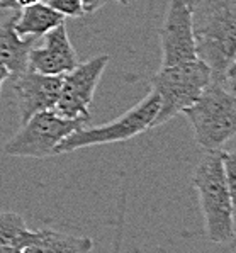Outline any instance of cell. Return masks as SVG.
Masks as SVG:
<instances>
[{"label": "cell", "instance_id": "cell-21", "mask_svg": "<svg viewBox=\"0 0 236 253\" xmlns=\"http://www.w3.org/2000/svg\"><path fill=\"white\" fill-rule=\"evenodd\" d=\"M116 2H119L121 5H124V7L129 5V0H116Z\"/></svg>", "mask_w": 236, "mask_h": 253}, {"label": "cell", "instance_id": "cell-11", "mask_svg": "<svg viewBox=\"0 0 236 253\" xmlns=\"http://www.w3.org/2000/svg\"><path fill=\"white\" fill-rule=\"evenodd\" d=\"M17 14L0 21V60L5 63L10 77H17L28 70L29 49L36 38H21L14 29Z\"/></svg>", "mask_w": 236, "mask_h": 253}, {"label": "cell", "instance_id": "cell-7", "mask_svg": "<svg viewBox=\"0 0 236 253\" xmlns=\"http://www.w3.org/2000/svg\"><path fill=\"white\" fill-rule=\"evenodd\" d=\"M109 61V54H99L83 63L79 61L75 68L65 73L55 104L58 114L67 119H90L92 99Z\"/></svg>", "mask_w": 236, "mask_h": 253}, {"label": "cell", "instance_id": "cell-13", "mask_svg": "<svg viewBox=\"0 0 236 253\" xmlns=\"http://www.w3.org/2000/svg\"><path fill=\"white\" fill-rule=\"evenodd\" d=\"M65 21L67 19L63 15L58 14L55 9H51L48 3L41 0V2L21 9V14H17L15 17L14 29L21 38H41L42 34Z\"/></svg>", "mask_w": 236, "mask_h": 253}, {"label": "cell", "instance_id": "cell-14", "mask_svg": "<svg viewBox=\"0 0 236 253\" xmlns=\"http://www.w3.org/2000/svg\"><path fill=\"white\" fill-rule=\"evenodd\" d=\"M31 233L17 212H0V252H24Z\"/></svg>", "mask_w": 236, "mask_h": 253}, {"label": "cell", "instance_id": "cell-5", "mask_svg": "<svg viewBox=\"0 0 236 253\" xmlns=\"http://www.w3.org/2000/svg\"><path fill=\"white\" fill-rule=\"evenodd\" d=\"M160 99L158 93L153 90L143 100H139L134 107L121 114L118 119L100 126H83L73 131L65 139H61L55 148V155H65L77 151L80 148L109 145V143H122L134 136L152 129V124L157 118Z\"/></svg>", "mask_w": 236, "mask_h": 253}, {"label": "cell", "instance_id": "cell-15", "mask_svg": "<svg viewBox=\"0 0 236 253\" xmlns=\"http://www.w3.org/2000/svg\"><path fill=\"white\" fill-rule=\"evenodd\" d=\"M51 9H55L58 14L67 17H83V3L82 0H46Z\"/></svg>", "mask_w": 236, "mask_h": 253}, {"label": "cell", "instance_id": "cell-3", "mask_svg": "<svg viewBox=\"0 0 236 253\" xmlns=\"http://www.w3.org/2000/svg\"><path fill=\"white\" fill-rule=\"evenodd\" d=\"M182 114L192 126L197 145L206 151L221 150L236 133L235 92L219 82H209L196 102Z\"/></svg>", "mask_w": 236, "mask_h": 253}, {"label": "cell", "instance_id": "cell-1", "mask_svg": "<svg viewBox=\"0 0 236 253\" xmlns=\"http://www.w3.org/2000/svg\"><path fill=\"white\" fill-rule=\"evenodd\" d=\"M196 54L211 70V80L235 90L236 0H199L192 9Z\"/></svg>", "mask_w": 236, "mask_h": 253}, {"label": "cell", "instance_id": "cell-9", "mask_svg": "<svg viewBox=\"0 0 236 253\" xmlns=\"http://www.w3.org/2000/svg\"><path fill=\"white\" fill-rule=\"evenodd\" d=\"M61 82H63V75H44L29 68L21 75L14 77L12 92L21 124L38 112L55 109Z\"/></svg>", "mask_w": 236, "mask_h": 253}, {"label": "cell", "instance_id": "cell-20", "mask_svg": "<svg viewBox=\"0 0 236 253\" xmlns=\"http://www.w3.org/2000/svg\"><path fill=\"white\" fill-rule=\"evenodd\" d=\"M197 2H199V0H185V3H187V5H189V9H191V10L194 9Z\"/></svg>", "mask_w": 236, "mask_h": 253}, {"label": "cell", "instance_id": "cell-2", "mask_svg": "<svg viewBox=\"0 0 236 253\" xmlns=\"http://www.w3.org/2000/svg\"><path fill=\"white\" fill-rule=\"evenodd\" d=\"M192 184L199 196L206 235L212 243L235 240V197L224 177L221 150H209L197 163Z\"/></svg>", "mask_w": 236, "mask_h": 253}, {"label": "cell", "instance_id": "cell-8", "mask_svg": "<svg viewBox=\"0 0 236 253\" xmlns=\"http://www.w3.org/2000/svg\"><path fill=\"white\" fill-rule=\"evenodd\" d=\"M161 67L196 60V44L192 34V10L185 0H168L167 14L160 29Z\"/></svg>", "mask_w": 236, "mask_h": 253}, {"label": "cell", "instance_id": "cell-17", "mask_svg": "<svg viewBox=\"0 0 236 253\" xmlns=\"http://www.w3.org/2000/svg\"><path fill=\"white\" fill-rule=\"evenodd\" d=\"M38 2H41V0H0V9L15 10V12H19V10L24 9V7H29Z\"/></svg>", "mask_w": 236, "mask_h": 253}, {"label": "cell", "instance_id": "cell-18", "mask_svg": "<svg viewBox=\"0 0 236 253\" xmlns=\"http://www.w3.org/2000/svg\"><path fill=\"white\" fill-rule=\"evenodd\" d=\"M104 2H106V0H82L85 14H92V12H95V10H99L100 7L104 5Z\"/></svg>", "mask_w": 236, "mask_h": 253}, {"label": "cell", "instance_id": "cell-4", "mask_svg": "<svg viewBox=\"0 0 236 253\" xmlns=\"http://www.w3.org/2000/svg\"><path fill=\"white\" fill-rule=\"evenodd\" d=\"M150 82L160 99V107L152 124V127H158L182 114L184 109L196 102L211 82V70L202 60L196 58L177 65L160 67Z\"/></svg>", "mask_w": 236, "mask_h": 253}, {"label": "cell", "instance_id": "cell-12", "mask_svg": "<svg viewBox=\"0 0 236 253\" xmlns=\"http://www.w3.org/2000/svg\"><path fill=\"white\" fill-rule=\"evenodd\" d=\"M94 248V241L85 236L68 235L51 228L36 229L31 233L24 252H55V253H85Z\"/></svg>", "mask_w": 236, "mask_h": 253}, {"label": "cell", "instance_id": "cell-16", "mask_svg": "<svg viewBox=\"0 0 236 253\" xmlns=\"http://www.w3.org/2000/svg\"><path fill=\"white\" fill-rule=\"evenodd\" d=\"M221 158H223V169H224V177L228 182V189H230L231 196L236 199V155L233 150L224 151L221 150Z\"/></svg>", "mask_w": 236, "mask_h": 253}, {"label": "cell", "instance_id": "cell-6", "mask_svg": "<svg viewBox=\"0 0 236 253\" xmlns=\"http://www.w3.org/2000/svg\"><path fill=\"white\" fill-rule=\"evenodd\" d=\"M90 119H67L55 109L42 111L22 123V127L3 146V153L17 158L55 157V148Z\"/></svg>", "mask_w": 236, "mask_h": 253}, {"label": "cell", "instance_id": "cell-19", "mask_svg": "<svg viewBox=\"0 0 236 253\" xmlns=\"http://www.w3.org/2000/svg\"><path fill=\"white\" fill-rule=\"evenodd\" d=\"M9 77H10V72L7 70L5 63L0 60V93H2V87H3V84L9 80Z\"/></svg>", "mask_w": 236, "mask_h": 253}, {"label": "cell", "instance_id": "cell-10", "mask_svg": "<svg viewBox=\"0 0 236 253\" xmlns=\"http://www.w3.org/2000/svg\"><path fill=\"white\" fill-rule=\"evenodd\" d=\"M44 42L29 49L28 68L44 75H65L79 65V58L70 41L67 22H61L46 34Z\"/></svg>", "mask_w": 236, "mask_h": 253}]
</instances>
